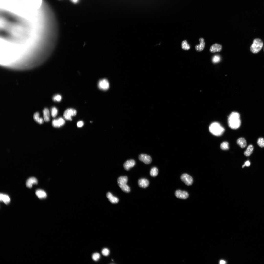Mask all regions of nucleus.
<instances>
[{
  "instance_id": "nucleus-1",
  "label": "nucleus",
  "mask_w": 264,
  "mask_h": 264,
  "mask_svg": "<svg viewBox=\"0 0 264 264\" xmlns=\"http://www.w3.org/2000/svg\"><path fill=\"white\" fill-rule=\"evenodd\" d=\"M228 122L229 127L231 129H238L241 124L239 114L236 112L231 113L228 117Z\"/></svg>"
},
{
  "instance_id": "nucleus-2",
  "label": "nucleus",
  "mask_w": 264,
  "mask_h": 264,
  "mask_svg": "<svg viewBox=\"0 0 264 264\" xmlns=\"http://www.w3.org/2000/svg\"><path fill=\"white\" fill-rule=\"evenodd\" d=\"M210 132L214 135L220 136L225 131L224 128L219 123L214 122L211 123L209 127Z\"/></svg>"
},
{
  "instance_id": "nucleus-3",
  "label": "nucleus",
  "mask_w": 264,
  "mask_h": 264,
  "mask_svg": "<svg viewBox=\"0 0 264 264\" xmlns=\"http://www.w3.org/2000/svg\"><path fill=\"white\" fill-rule=\"evenodd\" d=\"M117 181L119 186L123 191L126 193H128L130 191V188L127 184L128 181L127 176H121L118 178Z\"/></svg>"
},
{
  "instance_id": "nucleus-4",
  "label": "nucleus",
  "mask_w": 264,
  "mask_h": 264,
  "mask_svg": "<svg viewBox=\"0 0 264 264\" xmlns=\"http://www.w3.org/2000/svg\"><path fill=\"white\" fill-rule=\"evenodd\" d=\"M263 45V42L259 38L255 39L250 47V50L253 53H257L261 49Z\"/></svg>"
},
{
  "instance_id": "nucleus-5",
  "label": "nucleus",
  "mask_w": 264,
  "mask_h": 264,
  "mask_svg": "<svg viewBox=\"0 0 264 264\" xmlns=\"http://www.w3.org/2000/svg\"><path fill=\"white\" fill-rule=\"evenodd\" d=\"M77 114L76 110L73 108H68L66 109L63 114L64 118L67 120L71 121L72 117L76 115Z\"/></svg>"
},
{
  "instance_id": "nucleus-6",
  "label": "nucleus",
  "mask_w": 264,
  "mask_h": 264,
  "mask_svg": "<svg viewBox=\"0 0 264 264\" xmlns=\"http://www.w3.org/2000/svg\"><path fill=\"white\" fill-rule=\"evenodd\" d=\"M180 178L181 180L187 186L191 185L193 183V180L192 177L187 174H183L181 175Z\"/></svg>"
},
{
  "instance_id": "nucleus-7",
  "label": "nucleus",
  "mask_w": 264,
  "mask_h": 264,
  "mask_svg": "<svg viewBox=\"0 0 264 264\" xmlns=\"http://www.w3.org/2000/svg\"><path fill=\"white\" fill-rule=\"evenodd\" d=\"M98 88L103 90H107L109 87V82L106 79H103L99 80L98 84Z\"/></svg>"
},
{
  "instance_id": "nucleus-8",
  "label": "nucleus",
  "mask_w": 264,
  "mask_h": 264,
  "mask_svg": "<svg viewBox=\"0 0 264 264\" xmlns=\"http://www.w3.org/2000/svg\"><path fill=\"white\" fill-rule=\"evenodd\" d=\"M65 123L64 119L60 117L58 119L53 120L52 122L53 126L55 127L59 128L63 125Z\"/></svg>"
},
{
  "instance_id": "nucleus-9",
  "label": "nucleus",
  "mask_w": 264,
  "mask_h": 264,
  "mask_svg": "<svg viewBox=\"0 0 264 264\" xmlns=\"http://www.w3.org/2000/svg\"><path fill=\"white\" fill-rule=\"evenodd\" d=\"M175 194L177 198L182 199H186L189 197L188 193L187 192L180 190H176Z\"/></svg>"
},
{
  "instance_id": "nucleus-10",
  "label": "nucleus",
  "mask_w": 264,
  "mask_h": 264,
  "mask_svg": "<svg viewBox=\"0 0 264 264\" xmlns=\"http://www.w3.org/2000/svg\"><path fill=\"white\" fill-rule=\"evenodd\" d=\"M139 159L140 160L146 164H149L152 161V159L151 157L144 154H140L139 156Z\"/></svg>"
},
{
  "instance_id": "nucleus-11",
  "label": "nucleus",
  "mask_w": 264,
  "mask_h": 264,
  "mask_svg": "<svg viewBox=\"0 0 264 264\" xmlns=\"http://www.w3.org/2000/svg\"><path fill=\"white\" fill-rule=\"evenodd\" d=\"M135 162L133 159H130L127 161L124 164L123 167L124 169L129 170L131 168L133 167L135 165Z\"/></svg>"
},
{
  "instance_id": "nucleus-12",
  "label": "nucleus",
  "mask_w": 264,
  "mask_h": 264,
  "mask_svg": "<svg viewBox=\"0 0 264 264\" xmlns=\"http://www.w3.org/2000/svg\"><path fill=\"white\" fill-rule=\"evenodd\" d=\"M222 45L219 44L215 43L213 44L210 47L209 51L212 53L221 51L222 49Z\"/></svg>"
},
{
  "instance_id": "nucleus-13",
  "label": "nucleus",
  "mask_w": 264,
  "mask_h": 264,
  "mask_svg": "<svg viewBox=\"0 0 264 264\" xmlns=\"http://www.w3.org/2000/svg\"><path fill=\"white\" fill-rule=\"evenodd\" d=\"M38 183V181L35 177H32L28 178L26 182V187L29 188H31L33 184H36Z\"/></svg>"
},
{
  "instance_id": "nucleus-14",
  "label": "nucleus",
  "mask_w": 264,
  "mask_h": 264,
  "mask_svg": "<svg viewBox=\"0 0 264 264\" xmlns=\"http://www.w3.org/2000/svg\"><path fill=\"white\" fill-rule=\"evenodd\" d=\"M200 44L195 46V48L196 50L198 52L202 51L205 46V42L204 39L201 38L199 39Z\"/></svg>"
},
{
  "instance_id": "nucleus-15",
  "label": "nucleus",
  "mask_w": 264,
  "mask_h": 264,
  "mask_svg": "<svg viewBox=\"0 0 264 264\" xmlns=\"http://www.w3.org/2000/svg\"><path fill=\"white\" fill-rule=\"evenodd\" d=\"M139 186L141 187L145 188L147 187L149 184L148 180L146 179L142 178L139 179L138 182Z\"/></svg>"
},
{
  "instance_id": "nucleus-16",
  "label": "nucleus",
  "mask_w": 264,
  "mask_h": 264,
  "mask_svg": "<svg viewBox=\"0 0 264 264\" xmlns=\"http://www.w3.org/2000/svg\"><path fill=\"white\" fill-rule=\"evenodd\" d=\"M106 196L109 201L112 203H116L119 201L118 198L114 196L112 193L110 192H108L107 193Z\"/></svg>"
},
{
  "instance_id": "nucleus-17",
  "label": "nucleus",
  "mask_w": 264,
  "mask_h": 264,
  "mask_svg": "<svg viewBox=\"0 0 264 264\" xmlns=\"http://www.w3.org/2000/svg\"><path fill=\"white\" fill-rule=\"evenodd\" d=\"M35 194L40 199L45 198L47 197L46 192L42 189H38L35 192Z\"/></svg>"
},
{
  "instance_id": "nucleus-18",
  "label": "nucleus",
  "mask_w": 264,
  "mask_h": 264,
  "mask_svg": "<svg viewBox=\"0 0 264 264\" xmlns=\"http://www.w3.org/2000/svg\"><path fill=\"white\" fill-rule=\"evenodd\" d=\"M0 201L3 202L5 204H8L10 203V199L9 196L8 195L0 193Z\"/></svg>"
},
{
  "instance_id": "nucleus-19",
  "label": "nucleus",
  "mask_w": 264,
  "mask_h": 264,
  "mask_svg": "<svg viewBox=\"0 0 264 264\" xmlns=\"http://www.w3.org/2000/svg\"><path fill=\"white\" fill-rule=\"evenodd\" d=\"M44 119L46 122L49 121L50 119V113L49 110L47 108H44L43 111Z\"/></svg>"
},
{
  "instance_id": "nucleus-20",
  "label": "nucleus",
  "mask_w": 264,
  "mask_h": 264,
  "mask_svg": "<svg viewBox=\"0 0 264 264\" xmlns=\"http://www.w3.org/2000/svg\"><path fill=\"white\" fill-rule=\"evenodd\" d=\"M237 144L241 148L245 147L247 145V142L246 140L243 138H240L237 141Z\"/></svg>"
},
{
  "instance_id": "nucleus-21",
  "label": "nucleus",
  "mask_w": 264,
  "mask_h": 264,
  "mask_svg": "<svg viewBox=\"0 0 264 264\" xmlns=\"http://www.w3.org/2000/svg\"><path fill=\"white\" fill-rule=\"evenodd\" d=\"M33 117L35 121L38 123L41 124L43 123V119L40 117L39 114L38 112H36L34 114Z\"/></svg>"
},
{
  "instance_id": "nucleus-22",
  "label": "nucleus",
  "mask_w": 264,
  "mask_h": 264,
  "mask_svg": "<svg viewBox=\"0 0 264 264\" xmlns=\"http://www.w3.org/2000/svg\"><path fill=\"white\" fill-rule=\"evenodd\" d=\"M253 148V147L252 145H249L244 152L245 155L246 156H249L252 153Z\"/></svg>"
},
{
  "instance_id": "nucleus-23",
  "label": "nucleus",
  "mask_w": 264,
  "mask_h": 264,
  "mask_svg": "<svg viewBox=\"0 0 264 264\" xmlns=\"http://www.w3.org/2000/svg\"><path fill=\"white\" fill-rule=\"evenodd\" d=\"M158 171L157 168L156 167H154L152 168L150 171V175L152 177H155L158 174Z\"/></svg>"
},
{
  "instance_id": "nucleus-24",
  "label": "nucleus",
  "mask_w": 264,
  "mask_h": 264,
  "mask_svg": "<svg viewBox=\"0 0 264 264\" xmlns=\"http://www.w3.org/2000/svg\"><path fill=\"white\" fill-rule=\"evenodd\" d=\"M182 48L184 50H187L190 48L189 44L186 40L183 41L181 44Z\"/></svg>"
},
{
  "instance_id": "nucleus-25",
  "label": "nucleus",
  "mask_w": 264,
  "mask_h": 264,
  "mask_svg": "<svg viewBox=\"0 0 264 264\" xmlns=\"http://www.w3.org/2000/svg\"><path fill=\"white\" fill-rule=\"evenodd\" d=\"M51 112L52 116L53 117L55 118L57 115L58 110L56 107H53L51 109Z\"/></svg>"
},
{
  "instance_id": "nucleus-26",
  "label": "nucleus",
  "mask_w": 264,
  "mask_h": 264,
  "mask_svg": "<svg viewBox=\"0 0 264 264\" xmlns=\"http://www.w3.org/2000/svg\"><path fill=\"white\" fill-rule=\"evenodd\" d=\"M220 147L223 150H228L229 149V143L227 142H224L221 144Z\"/></svg>"
},
{
  "instance_id": "nucleus-27",
  "label": "nucleus",
  "mask_w": 264,
  "mask_h": 264,
  "mask_svg": "<svg viewBox=\"0 0 264 264\" xmlns=\"http://www.w3.org/2000/svg\"><path fill=\"white\" fill-rule=\"evenodd\" d=\"M258 145L261 147H264V139L262 138H259L257 141Z\"/></svg>"
},
{
  "instance_id": "nucleus-28",
  "label": "nucleus",
  "mask_w": 264,
  "mask_h": 264,
  "mask_svg": "<svg viewBox=\"0 0 264 264\" xmlns=\"http://www.w3.org/2000/svg\"><path fill=\"white\" fill-rule=\"evenodd\" d=\"M62 97L59 94H57L54 95L53 98V100L55 101L60 102L61 100Z\"/></svg>"
},
{
  "instance_id": "nucleus-29",
  "label": "nucleus",
  "mask_w": 264,
  "mask_h": 264,
  "mask_svg": "<svg viewBox=\"0 0 264 264\" xmlns=\"http://www.w3.org/2000/svg\"><path fill=\"white\" fill-rule=\"evenodd\" d=\"M220 60V58L219 56L218 55L214 56L212 58V61L214 63H217L219 62Z\"/></svg>"
},
{
  "instance_id": "nucleus-30",
  "label": "nucleus",
  "mask_w": 264,
  "mask_h": 264,
  "mask_svg": "<svg viewBox=\"0 0 264 264\" xmlns=\"http://www.w3.org/2000/svg\"><path fill=\"white\" fill-rule=\"evenodd\" d=\"M100 257V254L98 253H96L93 254L92 258L94 260L96 261L98 260L99 259Z\"/></svg>"
},
{
  "instance_id": "nucleus-31",
  "label": "nucleus",
  "mask_w": 264,
  "mask_h": 264,
  "mask_svg": "<svg viewBox=\"0 0 264 264\" xmlns=\"http://www.w3.org/2000/svg\"><path fill=\"white\" fill-rule=\"evenodd\" d=\"M109 250L107 248H105L103 249L102 251V254L105 256H108L109 254Z\"/></svg>"
},
{
  "instance_id": "nucleus-32",
  "label": "nucleus",
  "mask_w": 264,
  "mask_h": 264,
  "mask_svg": "<svg viewBox=\"0 0 264 264\" xmlns=\"http://www.w3.org/2000/svg\"><path fill=\"white\" fill-rule=\"evenodd\" d=\"M84 124L83 122L82 121H79L77 122V126L78 127H82Z\"/></svg>"
},
{
  "instance_id": "nucleus-33",
  "label": "nucleus",
  "mask_w": 264,
  "mask_h": 264,
  "mask_svg": "<svg viewBox=\"0 0 264 264\" xmlns=\"http://www.w3.org/2000/svg\"><path fill=\"white\" fill-rule=\"evenodd\" d=\"M250 162L249 160L246 161L244 165L242 166V167H244L245 166H250Z\"/></svg>"
},
{
  "instance_id": "nucleus-34",
  "label": "nucleus",
  "mask_w": 264,
  "mask_h": 264,
  "mask_svg": "<svg viewBox=\"0 0 264 264\" xmlns=\"http://www.w3.org/2000/svg\"><path fill=\"white\" fill-rule=\"evenodd\" d=\"M71 1L74 3H76L78 2L79 0H70Z\"/></svg>"
},
{
  "instance_id": "nucleus-35",
  "label": "nucleus",
  "mask_w": 264,
  "mask_h": 264,
  "mask_svg": "<svg viewBox=\"0 0 264 264\" xmlns=\"http://www.w3.org/2000/svg\"><path fill=\"white\" fill-rule=\"evenodd\" d=\"M225 261L223 260H221L220 262V263L221 264H225Z\"/></svg>"
},
{
  "instance_id": "nucleus-36",
  "label": "nucleus",
  "mask_w": 264,
  "mask_h": 264,
  "mask_svg": "<svg viewBox=\"0 0 264 264\" xmlns=\"http://www.w3.org/2000/svg\"></svg>"
}]
</instances>
